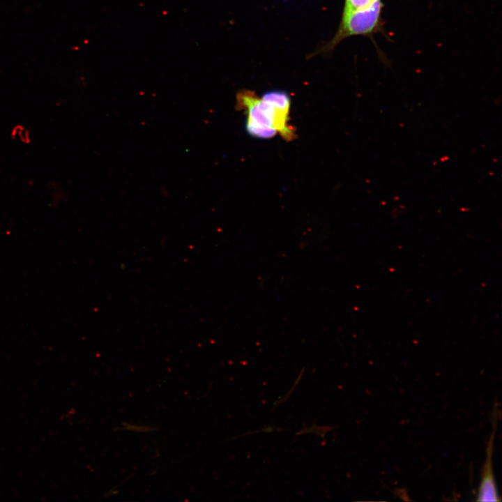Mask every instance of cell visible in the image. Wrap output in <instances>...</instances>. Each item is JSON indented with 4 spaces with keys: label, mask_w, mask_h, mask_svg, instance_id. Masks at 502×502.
<instances>
[{
    "label": "cell",
    "mask_w": 502,
    "mask_h": 502,
    "mask_svg": "<svg viewBox=\"0 0 502 502\" xmlns=\"http://www.w3.org/2000/svg\"><path fill=\"white\" fill-rule=\"evenodd\" d=\"M261 99L275 107L289 110L290 98L284 91L273 90L264 93Z\"/></svg>",
    "instance_id": "3"
},
{
    "label": "cell",
    "mask_w": 502,
    "mask_h": 502,
    "mask_svg": "<svg viewBox=\"0 0 502 502\" xmlns=\"http://www.w3.org/2000/svg\"><path fill=\"white\" fill-rule=\"evenodd\" d=\"M492 416V431L486 448L485 461L481 473V480L477 494L478 501H499L496 484L495 482L492 457L494 452V441L497 425V409L494 407Z\"/></svg>",
    "instance_id": "2"
},
{
    "label": "cell",
    "mask_w": 502,
    "mask_h": 502,
    "mask_svg": "<svg viewBox=\"0 0 502 502\" xmlns=\"http://www.w3.org/2000/svg\"><path fill=\"white\" fill-rule=\"evenodd\" d=\"M373 0H345L343 13H346L370 4Z\"/></svg>",
    "instance_id": "5"
},
{
    "label": "cell",
    "mask_w": 502,
    "mask_h": 502,
    "mask_svg": "<svg viewBox=\"0 0 502 502\" xmlns=\"http://www.w3.org/2000/svg\"><path fill=\"white\" fill-rule=\"evenodd\" d=\"M245 129L250 135L261 139H270L277 132L272 127L258 125L248 121H246Z\"/></svg>",
    "instance_id": "4"
},
{
    "label": "cell",
    "mask_w": 502,
    "mask_h": 502,
    "mask_svg": "<svg viewBox=\"0 0 502 502\" xmlns=\"http://www.w3.org/2000/svg\"><path fill=\"white\" fill-rule=\"evenodd\" d=\"M381 0H373L365 7L342 13L340 26L334 37L319 52L331 51L343 39L352 36H371L380 31L382 24Z\"/></svg>",
    "instance_id": "1"
}]
</instances>
